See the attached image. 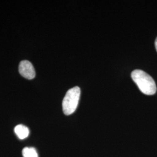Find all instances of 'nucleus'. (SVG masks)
<instances>
[{"mask_svg":"<svg viewBox=\"0 0 157 157\" xmlns=\"http://www.w3.org/2000/svg\"><path fill=\"white\" fill-rule=\"evenodd\" d=\"M23 157H39L36 150L33 147H25L23 149Z\"/></svg>","mask_w":157,"mask_h":157,"instance_id":"nucleus-5","label":"nucleus"},{"mask_svg":"<svg viewBox=\"0 0 157 157\" xmlns=\"http://www.w3.org/2000/svg\"><path fill=\"white\" fill-rule=\"evenodd\" d=\"M14 131L18 138L22 140L28 137L29 135V130L28 128L23 124L17 125L14 129Z\"/></svg>","mask_w":157,"mask_h":157,"instance_id":"nucleus-4","label":"nucleus"},{"mask_svg":"<svg viewBox=\"0 0 157 157\" xmlns=\"http://www.w3.org/2000/svg\"><path fill=\"white\" fill-rule=\"evenodd\" d=\"M155 48H156V50L157 51V37L155 41Z\"/></svg>","mask_w":157,"mask_h":157,"instance_id":"nucleus-6","label":"nucleus"},{"mask_svg":"<svg viewBox=\"0 0 157 157\" xmlns=\"http://www.w3.org/2000/svg\"><path fill=\"white\" fill-rule=\"evenodd\" d=\"M19 71L23 77L29 80L34 78L36 76V72L33 65L26 60L21 62L19 66Z\"/></svg>","mask_w":157,"mask_h":157,"instance_id":"nucleus-3","label":"nucleus"},{"mask_svg":"<svg viewBox=\"0 0 157 157\" xmlns=\"http://www.w3.org/2000/svg\"><path fill=\"white\" fill-rule=\"evenodd\" d=\"M80 95V89L78 86L67 91L62 101V109L65 115H71L76 111L78 105Z\"/></svg>","mask_w":157,"mask_h":157,"instance_id":"nucleus-2","label":"nucleus"},{"mask_svg":"<svg viewBox=\"0 0 157 157\" xmlns=\"http://www.w3.org/2000/svg\"><path fill=\"white\" fill-rule=\"evenodd\" d=\"M132 78L141 91L146 95H153L157 91V86L154 79L144 71L136 69L132 74Z\"/></svg>","mask_w":157,"mask_h":157,"instance_id":"nucleus-1","label":"nucleus"}]
</instances>
